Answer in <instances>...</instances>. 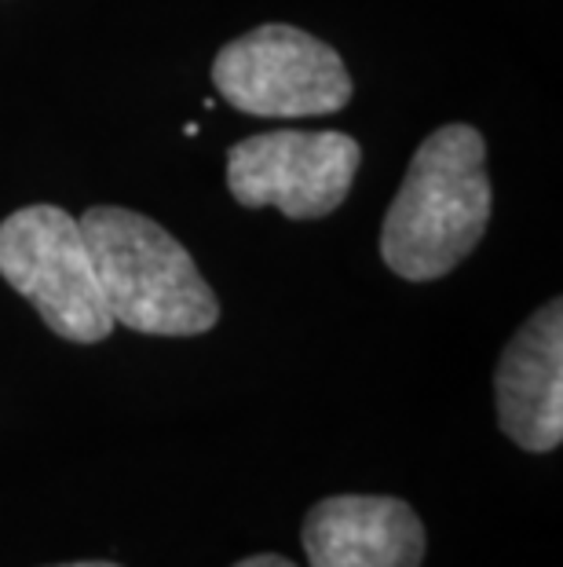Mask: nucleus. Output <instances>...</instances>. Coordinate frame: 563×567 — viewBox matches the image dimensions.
Returning <instances> with one entry per match:
<instances>
[{
	"mask_svg": "<svg viewBox=\"0 0 563 567\" xmlns=\"http://www.w3.org/2000/svg\"><path fill=\"white\" fill-rule=\"evenodd\" d=\"M358 165L363 147L344 132H260L227 151V190L246 209L319 220L344 205Z\"/></svg>",
	"mask_w": 563,
	"mask_h": 567,
	"instance_id": "5",
	"label": "nucleus"
},
{
	"mask_svg": "<svg viewBox=\"0 0 563 567\" xmlns=\"http://www.w3.org/2000/svg\"><path fill=\"white\" fill-rule=\"evenodd\" d=\"M212 84L234 111L253 117H322L352 103L344 59L285 22H263L223 44Z\"/></svg>",
	"mask_w": 563,
	"mask_h": 567,
	"instance_id": "4",
	"label": "nucleus"
},
{
	"mask_svg": "<svg viewBox=\"0 0 563 567\" xmlns=\"http://www.w3.org/2000/svg\"><path fill=\"white\" fill-rule=\"evenodd\" d=\"M77 224L114 326L154 337H198L217 326V293L161 224L122 205H92Z\"/></svg>",
	"mask_w": 563,
	"mask_h": 567,
	"instance_id": "2",
	"label": "nucleus"
},
{
	"mask_svg": "<svg viewBox=\"0 0 563 567\" xmlns=\"http://www.w3.org/2000/svg\"><path fill=\"white\" fill-rule=\"evenodd\" d=\"M311 567H421L425 524L403 498L333 494L304 520Z\"/></svg>",
	"mask_w": 563,
	"mask_h": 567,
	"instance_id": "7",
	"label": "nucleus"
},
{
	"mask_svg": "<svg viewBox=\"0 0 563 567\" xmlns=\"http://www.w3.org/2000/svg\"><path fill=\"white\" fill-rule=\"evenodd\" d=\"M501 432L531 454L556 451L563 440V305L549 300L526 319L494 373Z\"/></svg>",
	"mask_w": 563,
	"mask_h": 567,
	"instance_id": "6",
	"label": "nucleus"
},
{
	"mask_svg": "<svg viewBox=\"0 0 563 567\" xmlns=\"http://www.w3.org/2000/svg\"><path fill=\"white\" fill-rule=\"evenodd\" d=\"M234 567H296V564H293V560H285V557H274V553H260V557L238 560Z\"/></svg>",
	"mask_w": 563,
	"mask_h": 567,
	"instance_id": "8",
	"label": "nucleus"
},
{
	"mask_svg": "<svg viewBox=\"0 0 563 567\" xmlns=\"http://www.w3.org/2000/svg\"><path fill=\"white\" fill-rule=\"evenodd\" d=\"M59 567H122V564H111V560H77V564H59Z\"/></svg>",
	"mask_w": 563,
	"mask_h": 567,
	"instance_id": "9",
	"label": "nucleus"
},
{
	"mask_svg": "<svg viewBox=\"0 0 563 567\" xmlns=\"http://www.w3.org/2000/svg\"><path fill=\"white\" fill-rule=\"evenodd\" d=\"M0 275L63 341L100 344L114 330L81 224L59 205H27L0 224Z\"/></svg>",
	"mask_w": 563,
	"mask_h": 567,
	"instance_id": "3",
	"label": "nucleus"
},
{
	"mask_svg": "<svg viewBox=\"0 0 563 567\" xmlns=\"http://www.w3.org/2000/svg\"><path fill=\"white\" fill-rule=\"evenodd\" d=\"M487 143L472 125H442L428 136L380 227V260L406 282L450 275L490 224Z\"/></svg>",
	"mask_w": 563,
	"mask_h": 567,
	"instance_id": "1",
	"label": "nucleus"
}]
</instances>
